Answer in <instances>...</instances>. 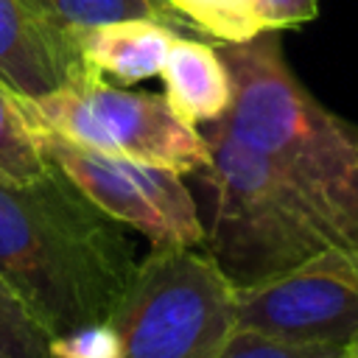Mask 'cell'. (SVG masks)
Here are the masks:
<instances>
[{
  "label": "cell",
  "instance_id": "obj_1",
  "mask_svg": "<svg viewBox=\"0 0 358 358\" xmlns=\"http://www.w3.org/2000/svg\"><path fill=\"white\" fill-rule=\"evenodd\" d=\"M134 268L123 224L53 162L31 185L0 179V282L50 338L103 324Z\"/></svg>",
  "mask_w": 358,
  "mask_h": 358
},
{
  "label": "cell",
  "instance_id": "obj_2",
  "mask_svg": "<svg viewBox=\"0 0 358 358\" xmlns=\"http://www.w3.org/2000/svg\"><path fill=\"white\" fill-rule=\"evenodd\" d=\"M232 106L221 123L268 159L336 246H358V126L319 103L282 56L277 31L221 50Z\"/></svg>",
  "mask_w": 358,
  "mask_h": 358
},
{
  "label": "cell",
  "instance_id": "obj_3",
  "mask_svg": "<svg viewBox=\"0 0 358 358\" xmlns=\"http://www.w3.org/2000/svg\"><path fill=\"white\" fill-rule=\"evenodd\" d=\"M201 134L213 151L210 168L199 171L210 196L204 249L235 288L271 280L336 246L263 154L221 120L201 126Z\"/></svg>",
  "mask_w": 358,
  "mask_h": 358
},
{
  "label": "cell",
  "instance_id": "obj_4",
  "mask_svg": "<svg viewBox=\"0 0 358 358\" xmlns=\"http://www.w3.org/2000/svg\"><path fill=\"white\" fill-rule=\"evenodd\" d=\"M238 288L207 249L151 246L106 324L117 358H215L238 327Z\"/></svg>",
  "mask_w": 358,
  "mask_h": 358
},
{
  "label": "cell",
  "instance_id": "obj_5",
  "mask_svg": "<svg viewBox=\"0 0 358 358\" xmlns=\"http://www.w3.org/2000/svg\"><path fill=\"white\" fill-rule=\"evenodd\" d=\"M22 106L36 131L101 154L168 168L179 176L199 173L213 162L201 129L187 126L165 95L120 87L90 67L48 95L22 98Z\"/></svg>",
  "mask_w": 358,
  "mask_h": 358
},
{
  "label": "cell",
  "instance_id": "obj_6",
  "mask_svg": "<svg viewBox=\"0 0 358 358\" xmlns=\"http://www.w3.org/2000/svg\"><path fill=\"white\" fill-rule=\"evenodd\" d=\"M36 137L42 154L109 218L145 235L151 246L204 249V221L179 173L101 154L48 131Z\"/></svg>",
  "mask_w": 358,
  "mask_h": 358
},
{
  "label": "cell",
  "instance_id": "obj_7",
  "mask_svg": "<svg viewBox=\"0 0 358 358\" xmlns=\"http://www.w3.org/2000/svg\"><path fill=\"white\" fill-rule=\"evenodd\" d=\"M238 327L296 344L358 347V246H330L316 257L238 288Z\"/></svg>",
  "mask_w": 358,
  "mask_h": 358
},
{
  "label": "cell",
  "instance_id": "obj_8",
  "mask_svg": "<svg viewBox=\"0 0 358 358\" xmlns=\"http://www.w3.org/2000/svg\"><path fill=\"white\" fill-rule=\"evenodd\" d=\"M84 73L73 31L25 0H0V78L17 95L39 98Z\"/></svg>",
  "mask_w": 358,
  "mask_h": 358
},
{
  "label": "cell",
  "instance_id": "obj_9",
  "mask_svg": "<svg viewBox=\"0 0 358 358\" xmlns=\"http://www.w3.org/2000/svg\"><path fill=\"white\" fill-rule=\"evenodd\" d=\"M176 36H182L176 28L145 17H129L73 31L84 64L120 87L159 76Z\"/></svg>",
  "mask_w": 358,
  "mask_h": 358
},
{
  "label": "cell",
  "instance_id": "obj_10",
  "mask_svg": "<svg viewBox=\"0 0 358 358\" xmlns=\"http://www.w3.org/2000/svg\"><path fill=\"white\" fill-rule=\"evenodd\" d=\"M168 106L193 129L221 120L232 106L229 67L210 42L193 36H176L162 67Z\"/></svg>",
  "mask_w": 358,
  "mask_h": 358
},
{
  "label": "cell",
  "instance_id": "obj_11",
  "mask_svg": "<svg viewBox=\"0 0 358 358\" xmlns=\"http://www.w3.org/2000/svg\"><path fill=\"white\" fill-rule=\"evenodd\" d=\"M50 171L42 154L36 129L31 126L22 95L0 78V179L11 185H31Z\"/></svg>",
  "mask_w": 358,
  "mask_h": 358
},
{
  "label": "cell",
  "instance_id": "obj_12",
  "mask_svg": "<svg viewBox=\"0 0 358 358\" xmlns=\"http://www.w3.org/2000/svg\"><path fill=\"white\" fill-rule=\"evenodd\" d=\"M25 3H31L39 14H45L48 20H53L67 31L92 28L129 17H145V20H159L176 28L179 34H193V28L159 0H25Z\"/></svg>",
  "mask_w": 358,
  "mask_h": 358
},
{
  "label": "cell",
  "instance_id": "obj_13",
  "mask_svg": "<svg viewBox=\"0 0 358 358\" xmlns=\"http://www.w3.org/2000/svg\"><path fill=\"white\" fill-rule=\"evenodd\" d=\"M193 34L213 42L243 45L263 34L257 20V0H165Z\"/></svg>",
  "mask_w": 358,
  "mask_h": 358
},
{
  "label": "cell",
  "instance_id": "obj_14",
  "mask_svg": "<svg viewBox=\"0 0 358 358\" xmlns=\"http://www.w3.org/2000/svg\"><path fill=\"white\" fill-rule=\"evenodd\" d=\"M50 336L28 308L0 282V355L3 358H53Z\"/></svg>",
  "mask_w": 358,
  "mask_h": 358
},
{
  "label": "cell",
  "instance_id": "obj_15",
  "mask_svg": "<svg viewBox=\"0 0 358 358\" xmlns=\"http://www.w3.org/2000/svg\"><path fill=\"white\" fill-rule=\"evenodd\" d=\"M350 350L327 344H296L282 341L257 330L235 327L215 358H347Z\"/></svg>",
  "mask_w": 358,
  "mask_h": 358
},
{
  "label": "cell",
  "instance_id": "obj_16",
  "mask_svg": "<svg viewBox=\"0 0 358 358\" xmlns=\"http://www.w3.org/2000/svg\"><path fill=\"white\" fill-rule=\"evenodd\" d=\"M319 14V0H257V20L263 34L280 28H299Z\"/></svg>",
  "mask_w": 358,
  "mask_h": 358
},
{
  "label": "cell",
  "instance_id": "obj_17",
  "mask_svg": "<svg viewBox=\"0 0 358 358\" xmlns=\"http://www.w3.org/2000/svg\"><path fill=\"white\" fill-rule=\"evenodd\" d=\"M347 358H358V347H352V350L347 352Z\"/></svg>",
  "mask_w": 358,
  "mask_h": 358
},
{
  "label": "cell",
  "instance_id": "obj_18",
  "mask_svg": "<svg viewBox=\"0 0 358 358\" xmlns=\"http://www.w3.org/2000/svg\"><path fill=\"white\" fill-rule=\"evenodd\" d=\"M159 3H165V0H159ZM165 6H168V3H165ZM168 8H171V6H168Z\"/></svg>",
  "mask_w": 358,
  "mask_h": 358
},
{
  "label": "cell",
  "instance_id": "obj_19",
  "mask_svg": "<svg viewBox=\"0 0 358 358\" xmlns=\"http://www.w3.org/2000/svg\"><path fill=\"white\" fill-rule=\"evenodd\" d=\"M0 358H3V355H0Z\"/></svg>",
  "mask_w": 358,
  "mask_h": 358
}]
</instances>
